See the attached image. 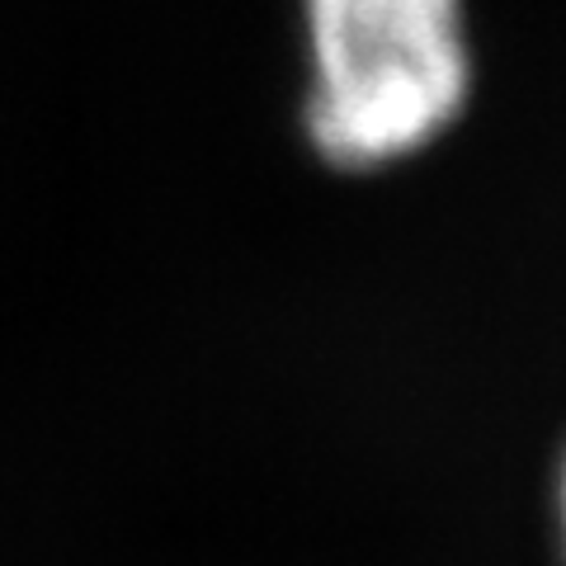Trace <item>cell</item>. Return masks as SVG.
<instances>
[{
  "label": "cell",
  "instance_id": "1",
  "mask_svg": "<svg viewBox=\"0 0 566 566\" xmlns=\"http://www.w3.org/2000/svg\"><path fill=\"white\" fill-rule=\"evenodd\" d=\"M307 147L374 175L439 147L472 99L463 0H303Z\"/></svg>",
  "mask_w": 566,
  "mask_h": 566
},
{
  "label": "cell",
  "instance_id": "2",
  "mask_svg": "<svg viewBox=\"0 0 566 566\" xmlns=\"http://www.w3.org/2000/svg\"><path fill=\"white\" fill-rule=\"evenodd\" d=\"M562 543H566V458H562Z\"/></svg>",
  "mask_w": 566,
  "mask_h": 566
}]
</instances>
